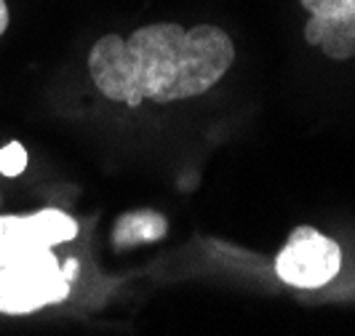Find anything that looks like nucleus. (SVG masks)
<instances>
[{"label":"nucleus","instance_id":"nucleus-5","mask_svg":"<svg viewBox=\"0 0 355 336\" xmlns=\"http://www.w3.org/2000/svg\"><path fill=\"white\" fill-rule=\"evenodd\" d=\"M310 14L304 40L334 62L355 56V0H300Z\"/></svg>","mask_w":355,"mask_h":336},{"label":"nucleus","instance_id":"nucleus-2","mask_svg":"<svg viewBox=\"0 0 355 336\" xmlns=\"http://www.w3.org/2000/svg\"><path fill=\"white\" fill-rule=\"evenodd\" d=\"M78 272H80L78 259L59 262L53 256V248L3 262L0 265V312L30 315L49 304L64 301Z\"/></svg>","mask_w":355,"mask_h":336},{"label":"nucleus","instance_id":"nucleus-4","mask_svg":"<svg viewBox=\"0 0 355 336\" xmlns=\"http://www.w3.org/2000/svg\"><path fill=\"white\" fill-rule=\"evenodd\" d=\"M75 235H78L75 219L59 209H43L37 213H21V216H0V265L24 254L70 243Z\"/></svg>","mask_w":355,"mask_h":336},{"label":"nucleus","instance_id":"nucleus-1","mask_svg":"<svg viewBox=\"0 0 355 336\" xmlns=\"http://www.w3.org/2000/svg\"><path fill=\"white\" fill-rule=\"evenodd\" d=\"M235 62L232 37L214 24L155 21L131 35H105L89 53L94 86L110 102L139 107L193 99L225 78Z\"/></svg>","mask_w":355,"mask_h":336},{"label":"nucleus","instance_id":"nucleus-3","mask_svg":"<svg viewBox=\"0 0 355 336\" xmlns=\"http://www.w3.org/2000/svg\"><path fill=\"white\" fill-rule=\"evenodd\" d=\"M342 267V251L334 238L313 227H297L275 259V272L294 288H320L334 281Z\"/></svg>","mask_w":355,"mask_h":336},{"label":"nucleus","instance_id":"nucleus-7","mask_svg":"<svg viewBox=\"0 0 355 336\" xmlns=\"http://www.w3.org/2000/svg\"><path fill=\"white\" fill-rule=\"evenodd\" d=\"M27 166V152L19 142H11L0 150V174L3 177H19Z\"/></svg>","mask_w":355,"mask_h":336},{"label":"nucleus","instance_id":"nucleus-6","mask_svg":"<svg viewBox=\"0 0 355 336\" xmlns=\"http://www.w3.org/2000/svg\"><path fill=\"white\" fill-rule=\"evenodd\" d=\"M168 230V222L158 211H128L112 227V248L128 251L142 243H155Z\"/></svg>","mask_w":355,"mask_h":336},{"label":"nucleus","instance_id":"nucleus-8","mask_svg":"<svg viewBox=\"0 0 355 336\" xmlns=\"http://www.w3.org/2000/svg\"><path fill=\"white\" fill-rule=\"evenodd\" d=\"M6 27H8V6L6 0H0V35L6 33Z\"/></svg>","mask_w":355,"mask_h":336}]
</instances>
